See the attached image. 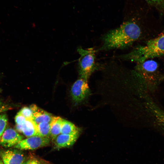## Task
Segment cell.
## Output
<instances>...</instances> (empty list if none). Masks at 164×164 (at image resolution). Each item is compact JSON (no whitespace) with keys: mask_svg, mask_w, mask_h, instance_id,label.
<instances>
[{"mask_svg":"<svg viewBox=\"0 0 164 164\" xmlns=\"http://www.w3.org/2000/svg\"><path fill=\"white\" fill-rule=\"evenodd\" d=\"M138 19L132 18L119 26L108 31L102 37V45L100 50L123 49L139 39L142 30Z\"/></svg>","mask_w":164,"mask_h":164,"instance_id":"obj_1","label":"cell"},{"mask_svg":"<svg viewBox=\"0 0 164 164\" xmlns=\"http://www.w3.org/2000/svg\"><path fill=\"white\" fill-rule=\"evenodd\" d=\"M164 55V34L136 47L129 53L119 57L137 63Z\"/></svg>","mask_w":164,"mask_h":164,"instance_id":"obj_2","label":"cell"},{"mask_svg":"<svg viewBox=\"0 0 164 164\" xmlns=\"http://www.w3.org/2000/svg\"><path fill=\"white\" fill-rule=\"evenodd\" d=\"M134 71L149 90L155 89L162 79L158 64L153 60L137 63Z\"/></svg>","mask_w":164,"mask_h":164,"instance_id":"obj_3","label":"cell"},{"mask_svg":"<svg viewBox=\"0 0 164 164\" xmlns=\"http://www.w3.org/2000/svg\"><path fill=\"white\" fill-rule=\"evenodd\" d=\"M77 51L80 55L78 63L80 77L87 80L99 67L95 60L96 51L93 48L84 49L79 47Z\"/></svg>","mask_w":164,"mask_h":164,"instance_id":"obj_4","label":"cell"},{"mask_svg":"<svg viewBox=\"0 0 164 164\" xmlns=\"http://www.w3.org/2000/svg\"><path fill=\"white\" fill-rule=\"evenodd\" d=\"M91 93L87 80L79 77L73 84L71 94L73 101L76 104L87 99Z\"/></svg>","mask_w":164,"mask_h":164,"instance_id":"obj_5","label":"cell"},{"mask_svg":"<svg viewBox=\"0 0 164 164\" xmlns=\"http://www.w3.org/2000/svg\"><path fill=\"white\" fill-rule=\"evenodd\" d=\"M50 141L49 137L35 136L22 140L14 147L20 150H33L47 145Z\"/></svg>","mask_w":164,"mask_h":164,"instance_id":"obj_6","label":"cell"},{"mask_svg":"<svg viewBox=\"0 0 164 164\" xmlns=\"http://www.w3.org/2000/svg\"><path fill=\"white\" fill-rule=\"evenodd\" d=\"M23 136L12 128H7L3 132L0 141V144L5 148L15 146L23 140Z\"/></svg>","mask_w":164,"mask_h":164,"instance_id":"obj_7","label":"cell"},{"mask_svg":"<svg viewBox=\"0 0 164 164\" xmlns=\"http://www.w3.org/2000/svg\"><path fill=\"white\" fill-rule=\"evenodd\" d=\"M0 155L4 164H22L25 159L23 153L16 149L2 151Z\"/></svg>","mask_w":164,"mask_h":164,"instance_id":"obj_8","label":"cell"},{"mask_svg":"<svg viewBox=\"0 0 164 164\" xmlns=\"http://www.w3.org/2000/svg\"><path fill=\"white\" fill-rule=\"evenodd\" d=\"M80 131L70 134L59 135L55 139V145L58 148L70 147L73 145L80 135Z\"/></svg>","mask_w":164,"mask_h":164,"instance_id":"obj_9","label":"cell"},{"mask_svg":"<svg viewBox=\"0 0 164 164\" xmlns=\"http://www.w3.org/2000/svg\"><path fill=\"white\" fill-rule=\"evenodd\" d=\"M30 108L33 112L32 120L36 124L43 122L50 123L54 116L38 107L35 104H32Z\"/></svg>","mask_w":164,"mask_h":164,"instance_id":"obj_10","label":"cell"},{"mask_svg":"<svg viewBox=\"0 0 164 164\" xmlns=\"http://www.w3.org/2000/svg\"><path fill=\"white\" fill-rule=\"evenodd\" d=\"M16 130L27 137L37 136L36 124L32 119H26L22 124L16 125Z\"/></svg>","mask_w":164,"mask_h":164,"instance_id":"obj_11","label":"cell"},{"mask_svg":"<svg viewBox=\"0 0 164 164\" xmlns=\"http://www.w3.org/2000/svg\"><path fill=\"white\" fill-rule=\"evenodd\" d=\"M63 119L60 117L53 116L50 123V136L55 139L61 133L62 123Z\"/></svg>","mask_w":164,"mask_h":164,"instance_id":"obj_12","label":"cell"},{"mask_svg":"<svg viewBox=\"0 0 164 164\" xmlns=\"http://www.w3.org/2000/svg\"><path fill=\"white\" fill-rule=\"evenodd\" d=\"M80 131L72 123L63 119L61 127V134H70Z\"/></svg>","mask_w":164,"mask_h":164,"instance_id":"obj_13","label":"cell"},{"mask_svg":"<svg viewBox=\"0 0 164 164\" xmlns=\"http://www.w3.org/2000/svg\"><path fill=\"white\" fill-rule=\"evenodd\" d=\"M36 125L37 136L49 137L50 136V123L43 122Z\"/></svg>","mask_w":164,"mask_h":164,"instance_id":"obj_14","label":"cell"},{"mask_svg":"<svg viewBox=\"0 0 164 164\" xmlns=\"http://www.w3.org/2000/svg\"><path fill=\"white\" fill-rule=\"evenodd\" d=\"M149 6L155 9L159 12L164 13V0H143Z\"/></svg>","mask_w":164,"mask_h":164,"instance_id":"obj_15","label":"cell"},{"mask_svg":"<svg viewBox=\"0 0 164 164\" xmlns=\"http://www.w3.org/2000/svg\"><path fill=\"white\" fill-rule=\"evenodd\" d=\"M18 113L23 116L26 119H32L33 112L30 107H24Z\"/></svg>","mask_w":164,"mask_h":164,"instance_id":"obj_16","label":"cell"},{"mask_svg":"<svg viewBox=\"0 0 164 164\" xmlns=\"http://www.w3.org/2000/svg\"><path fill=\"white\" fill-rule=\"evenodd\" d=\"M8 119L5 114L0 115V141L1 137L5 130Z\"/></svg>","mask_w":164,"mask_h":164,"instance_id":"obj_17","label":"cell"},{"mask_svg":"<svg viewBox=\"0 0 164 164\" xmlns=\"http://www.w3.org/2000/svg\"><path fill=\"white\" fill-rule=\"evenodd\" d=\"M26 120V118L18 112L15 118V121L16 125L23 124Z\"/></svg>","mask_w":164,"mask_h":164,"instance_id":"obj_18","label":"cell"},{"mask_svg":"<svg viewBox=\"0 0 164 164\" xmlns=\"http://www.w3.org/2000/svg\"><path fill=\"white\" fill-rule=\"evenodd\" d=\"M11 108L9 106L0 102V113L7 111Z\"/></svg>","mask_w":164,"mask_h":164,"instance_id":"obj_19","label":"cell"},{"mask_svg":"<svg viewBox=\"0 0 164 164\" xmlns=\"http://www.w3.org/2000/svg\"><path fill=\"white\" fill-rule=\"evenodd\" d=\"M27 164H40L36 160H29L27 161Z\"/></svg>","mask_w":164,"mask_h":164,"instance_id":"obj_20","label":"cell"},{"mask_svg":"<svg viewBox=\"0 0 164 164\" xmlns=\"http://www.w3.org/2000/svg\"><path fill=\"white\" fill-rule=\"evenodd\" d=\"M0 164H4L1 160H0Z\"/></svg>","mask_w":164,"mask_h":164,"instance_id":"obj_21","label":"cell"},{"mask_svg":"<svg viewBox=\"0 0 164 164\" xmlns=\"http://www.w3.org/2000/svg\"><path fill=\"white\" fill-rule=\"evenodd\" d=\"M27 162H24L23 164H27Z\"/></svg>","mask_w":164,"mask_h":164,"instance_id":"obj_22","label":"cell"}]
</instances>
